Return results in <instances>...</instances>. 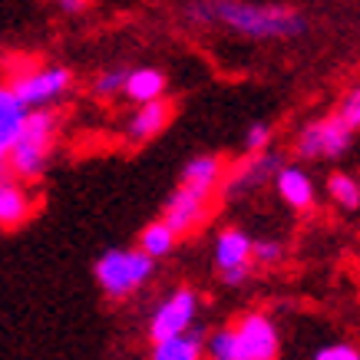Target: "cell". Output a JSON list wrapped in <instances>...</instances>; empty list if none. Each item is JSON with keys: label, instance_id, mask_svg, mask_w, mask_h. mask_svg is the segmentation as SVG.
<instances>
[{"label": "cell", "instance_id": "6da1fadb", "mask_svg": "<svg viewBox=\"0 0 360 360\" xmlns=\"http://www.w3.org/2000/svg\"><path fill=\"white\" fill-rule=\"evenodd\" d=\"M188 20L219 23L245 40H295L307 30V17L284 4H245V0H215L192 4Z\"/></svg>", "mask_w": 360, "mask_h": 360}, {"label": "cell", "instance_id": "7a4b0ae2", "mask_svg": "<svg viewBox=\"0 0 360 360\" xmlns=\"http://www.w3.org/2000/svg\"><path fill=\"white\" fill-rule=\"evenodd\" d=\"M53 132H56V116L50 110H37V112H27V122H23V136L13 142L11 155V172L17 179H40L50 162V142H53Z\"/></svg>", "mask_w": 360, "mask_h": 360}, {"label": "cell", "instance_id": "3957f363", "mask_svg": "<svg viewBox=\"0 0 360 360\" xmlns=\"http://www.w3.org/2000/svg\"><path fill=\"white\" fill-rule=\"evenodd\" d=\"M93 274H96V284L103 288V295L126 297L153 278L155 262L149 255H142L139 248H110L106 255L96 258Z\"/></svg>", "mask_w": 360, "mask_h": 360}, {"label": "cell", "instance_id": "277c9868", "mask_svg": "<svg viewBox=\"0 0 360 360\" xmlns=\"http://www.w3.org/2000/svg\"><path fill=\"white\" fill-rule=\"evenodd\" d=\"M350 142H354V132L338 120V112H330V116H321V120H311L301 126V132L295 139V153L304 162L340 159L350 149Z\"/></svg>", "mask_w": 360, "mask_h": 360}, {"label": "cell", "instance_id": "5b68a950", "mask_svg": "<svg viewBox=\"0 0 360 360\" xmlns=\"http://www.w3.org/2000/svg\"><path fill=\"white\" fill-rule=\"evenodd\" d=\"M11 89L17 93V99L23 103L27 112L46 110L53 106L56 99H63L70 89H73V70L66 66H40V70H30L11 83Z\"/></svg>", "mask_w": 360, "mask_h": 360}, {"label": "cell", "instance_id": "8992f818", "mask_svg": "<svg viewBox=\"0 0 360 360\" xmlns=\"http://www.w3.org/2000/svg\"><path fill=\"white\" fill-rule=\"evenodd\" d=\"M195 317H198V295L192 288H175L159 301V307L149 317V338H153V344L179 338V334L195 328Z\"/></svg>", "mask_w": 360, "mask_h": 360}, {"label": "cell", "instance_id": "52a82bcc", "mask_svg": "<svg viewBox=\"0 0 360 360\" xmlns=\"http://www.w3.org/2000/svg\"><path fill=\"white\" fill-rule=\"evenodd\" d=\"M231 338H235V360H278L281 354L278 328L262 311H251L241 317L231 328Z\"/></svg>", "mask_w": 360, "mask_h": 360}, {"label": "cell", "instance_id": "ba28073f", "mask_svg": "<svg viewBox=\"0 0 360 360\" xmlns=\"http://www.w3.org/2000/svg\"><path fill=\"white\" fill-rule=\"evenodd\" d=\"M284 169V159L278 153H258L248 155L241 165H235L229 175V192L231 195H248V192H258L264 182H274V175Z\"/></svg>", "mask_w": 360, "mask_h": 360}, {"label": "cell", "instance_id": "9c48e42d", "mask_svg": "<svg viewBox=\"0 0 360 360\" xmlns=\"http://www.w3.org/2000/svg\"><path fill=\"white\" fill-rule=\"evenodd\" d=\"M251 248H255V238H251L248 231L235 229V225L221 229L215 235V268H219V274L235 271V268H248Z\"/></svg>", "mask_w": 360, "mask_h": 360}, {"label": "cell", "instance_id": "30bf717a", "mask_svg": "<svg viewBox=\"0 0 360 360\" xmlns=\"http://www.w3.org/2000/svg\"><path fill=\"white\" fill-rule=\"evenodd\" d=\"M221 169H225V165H221L219 155H195V159H188L186 169H182L179 188H186V192H192L195 198L208 202V195H212L221 182Z\"/></svg>", "mask_w": 360, "mask_h": 360}, {"label": "cell", "instance_id": "8fae6325", "mask_svg": "<svg viewBox=\"0 0 360 360\" xmlns=\"http://www.w3.org/2000/svg\"><path fill=\"white\" fill-rule=\"evenodd\" d=\"M205 205L208 202L195 198L192 192L175 188L172 195H169V202H165V208H162V221L175 231V235H186V231H192L198 221L205 219Z\"/></svg>", "mask_w": 360, "mask_h": 360}, {"label": "cell", "instance_id": "7c38bea8", "mask_svg": "<svg viewBox=\"0 0 360 360\" xmlns=\"http://www.w3.org/2000/svg\"><path fill=\"white\" fill-rule=\"evenodd\" d=\"M274 188H278V195L288 208H295V212H307V208L314 205V179L304 172V169H297V165H284L281 172L274 175Z\"/></svg>", "mask_w": 360, "mask_h": 360}, {"label": "cell", "instance_id": "4fadbf2b", "mask_svg": "<svg viewBox=\"0 0 360 360\" xmlns=\"http://www.w3.org/2000/svg\"><path fill=\"white\" fill-rule=\"evenodd\" d=\"M169 120H172V103L162 96V99L146 103V106H139V110L132 112L126 132H129L132 142H149L153 136H159V132L169 126Z\"/></svg>", "mask_w": 360, "mask_h": 360}, {"label": "cell", "instance_id": "5bb4252c", "mask_svg": "<svg viewBox=\"0 0 360 360\" xmlns=\"http://www.w3.org/2000/svg\"><path fill=\"white\" fill-rule=\"evenodd\" d=\"M33 202L30 192L23 186H17L13 179H4L0 175V229H17L30 219Z\"/></svg>", "mask_w": 360, "mask_h": 360}, {"label": "cell", "instance_id": "9a60e30c", "mask_svg": "<svg viewBox=\"0 0 360 360\" xmlns=\"http://www.w3.org/2000/svg\"><path fill=\"white\" fill-rule=\"evenodd\" d=\"M162 93H165V73H162V70H153V66H139V70H129L122 96L132 99L136 106L155 103V99H162Z\"/></svg>", "mask_w": 360, "mask_h": 360}, {"label": "cell", "instance_id": "2e32d148", "mask_svg": "<svg viewBox=\"0 0 360 360\" xmlns=\"http://www.w3.org/2000/svg\"><path fill=\"white\" fill-rule=\"evenodd\" d=\"M205 357V338L202 330H186L179 338H169L162 344H153V360H202Z\"/></svg>", "mask_w": 360, "mask_h": 360}, {"label": "cell", "instance_id": "e0dca14e", "mask_svg": "<svg viewBox=\"0 0 360 360\" xmlns=\"http://www.w3.org/2000/svg\"><path fill=\"white\" fill-rule=\"evenodd\" d=\"M175 241H179V235H175V231L169 229L162 219H159V221H149V225L139 231V251H142V255H149L153 262L165 258V255H172Z\"/></svg>", "mask_w": 360, "mask_h": 360}, {"label": "cell", "instance_id": "ac0fdd59", "mask_svg": "<svg viewBox=\"0 0 360 360\" xmlns=\"http://www.w3.org/2000/svg\"><path fill=\"white\" fill-rule=\"evenodd\" d=\"M328 195H330V202L340 205L344 212H357L360 208V179H354L350 172H330Z\"/></svg>", "mask_w": 360, "mask_h": 360}, {"label": "cell", "instance_id": "d6986e66", "mask_svg": "<svg viewBox=\"0 0 360 360\" xmlns=\"http://www.w3.org/2000/svg\"><path fill=\"white\" fill-rule=\"evenodd\" d=\"M126 77H129V70H122V66H110V70L96 73V79H93V93L103 96V99L120 96L122 89H126Z\"/></svg>", "mask_w": 360, "mask_h": 360}, {"label": "cell", "instance_id": "ffe728a7", "mask_svg": "<svg viewBox=\"0 0 360 360\" xmlns=\"http://www.w3.org/2000/svg\"><path fill=\"white\" fill-rule=\"evenodd\" d=\"M23 120H27L23 103L17 99V93L11 89V83H0V129L17 126V122H23Z\"/></svg>", "mask_w": 360, "mask_h": 360}, {"label": "cell", "instance_id": "44dd1931", "mask_svg": "<svg viewBox=\"0 0 360 360\" xmlns=\"http://www.w3.org/2000/svg\"><path fill=\"white\" fill-rule=\"evenodd\" d=\"M338 120L347 126L350 132H357L360 129V86H354L347 93V96L340 99V106H338Z\"/></svg>", "mask_w": 360, "mask_h": 360}, {"label": "cell", "instance_id": "7402d4cb", "mask_svg": "<svg viewBox=\"0 0 360 360\" xmlns=\"http://www.w3.org/2000/svg\"><path fill=\"white\" fill-rule=\"evenodd\" d=\"M268 146H271V126L268 122H251L248 129H245V149H248V155L268 153Z\"/></svg>", "mask_w": 360, "mask_h": 360}, {"label": "cell", "instance_id": "603a6c76", "mask_svg": "<svg viewBox=\"0 0 360 360\" xmlns=\"http://www.w3.org/2000/svg\"><path fill=\"white\" fill-rule=\"evenodd\" d=\"M284 258V248L278 241H255V248H251V262L258 264H278Z\"/></svg>", "mask_w": 360, "mask_h": 360}, {"label": "cell", "instance_id": "cb8c5ba5", "mask_svg": "<svg viewBox=\"0 0 360 360\" xmlns=\"http://www.w3.org/2000/svg\"><path fill=\"white\" fill-rule=\"evenodd\" d=\"M314 360H360V350L354 344H324L314 354Z\"/></svg>", "mask_w": 360, "mask_h": 360}, {"label": "cell", "instance_id": "d4e9b609", "mask_svg": "<svg viewBox=\"0 0 360 360\" xmlns=\"http://www.w3.org/2000/svg\"><path fill=\"white\" fill-rule=\"evenodd\" d=\"M27 122V120H23ZM23 122H17V126H7V129H0V165L7 162V155H11L13 142L23 136Z\"/></svg>", "mask_w": 360, "mask_h": 360}, {"label": "cell", "instance_id": "484cf974", "mask_svg": "<svg viewBox=\"0 0 360 360\" xmlns=\"http://www.w3.org/2000/svg\"><path fill=\"white\" fill-rule=\"evenodd\" d=\"M251 278V264L248 268H235V271H225L221 274V284H229V288H238V284H245Z\"/></svg>", "mask_w": 360, "mask_h": 360}, {"label": "cell", "instance_id": "4316f807", "mask_svg": "<svg viewBox=\"0 0 360 360\" xmlns=\"http://www.w3.org/2000/svg\"><path fill=\"white\" fill-rule=\"evenodd\" d=\"M60 7H63L66 13H79V11H83V7H86V4H73V0H63Z\"/></svg>", "mask_w": 360, "mask_h": 360}]
</instances>
